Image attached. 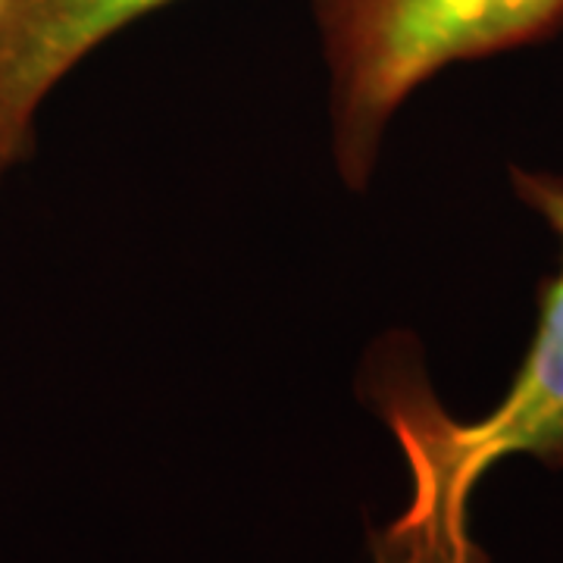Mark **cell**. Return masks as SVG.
Instances as JSON below:
<instances>
[{
    "label": "cell",
    "instance_id": "cell-3",
    "mask_svg": "<svg viewBox=\"0 0 563 563\" xmlns=\"http://www.w3.org/2000/svg\"><path fill=\"white\" fill-rule=\"evenodd\" d=\"M173 0H0V176L32 151L44 98L103 41Z\"/></svg>",
    "mask_w": 563,
    "mask_h": 563
},
{
    "label": "cell",
    "instance_id": "cell-2",
    "mask_svg": "<svg viewBox=\"0 0 563 563\" xmlns=\"http://www.w3.org/2000/svg\"><path fill=\"white\" fill-rule=\"evenodd\" d=\"M332 73L335 163L363 188L401 103L454 63L558 35L563 0H313Z\"/></svg>",
    "mask_w": 563,
    "mask_h": 563
},
{
    "label": "cell",
    "instance_id": "cell-1",
    "mask_svg": "<svg viewBox=\"0 0 563 563\" xmlns=\"http://www.w3.org/2000/svg\"><path fill=\"white\" fill-rule=\"evenodd\" d=\"M517 198L561 242V269L542 285L539 320L504 398L457 420L410 363H379L369 385L410 470V504L369 539L373 563H488L470 539V498L495 463L532 457L563 470V176L514 166Z\"/></svg>",
    "mask_w": 563,
    "mask_h": 563
}]
</instances>
